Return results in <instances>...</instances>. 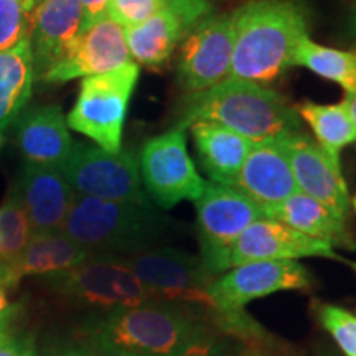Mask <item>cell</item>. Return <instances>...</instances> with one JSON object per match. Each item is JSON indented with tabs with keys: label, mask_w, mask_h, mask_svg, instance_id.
I'll return each mask as SVG.
<instances>
[{
	"label": "cell",
	"mask_w": 356,
	"mask_h": 356,
	"mask_svg": "<svg viewBox=\"0 0 356 356\" xmlns=\"http://www.w3.org/2000/svg\"><path fill=\"white\" fill-rule=\"evenodd\" d=\"M3 144H6V137H3L2 134H0V149H2Z\"/></svg>",
	"instance_id": "obj_39"
},
{
	"label": "cell",
	"mask_w": 356,
	"mask_h": 356,
	"mask_svg": "<svg viewBox=\"0 0 356 356\" xmlns=\"http://www.w3.org/2000/svg\"><path fill=\"white\" fill-rule=\"evenodd\" d=\"M99 356H200L210 353V330L180 304L150 300L96 314L83 327Z\"/></svg>",
	"instance_id": "obj_1"
},
{
	"label": "cell",
	"mask_w": 356,
	"mask_h": 356,
	"mask_svg": "<svg viewBox=\"0 0 356 356\" xmlns=\"http://www.w3.org/2000/svg\"><path fill=\"white\" fill-rule=\"evenodd\" d=\"M293 66H304L320 78L340 84L345 92L356 89V51L323 47L305 38L293 55Z\"/></svg>",
	"instance_id": "obj_26"
},
{
	"label": "cell",
	"mask_w": 356,
	"mask_h": 356,
	"mask_svg": "<svg viewBox=\"0 0 356 356\" xmlns=\"http://www.w3.org/2000/svg\"><path fill=\"white\" fill-rule=\"evenodd\" d=\"M231 186L251 198L262 213L297 193L282 140L273 139L252 145Z\"/></svg>",
	"instance_id": "obj_17"
},
{
	"label": "cell",
	"mask_w": 356,
	"mask_h": 356,
	"mask_svg": "<svg viewBox=\"0 0 356 356\" xmlns=\"http://www.w3.org/2000/svg\"><path fill=\"white\" fill-rule=\"evenodd\" d=\"M15 186L33 234L63 231L76 193L60 168L25 162Z\"/></svg>",
	"instance_id": "obj_19"
},
{
	"label": "cell",
	"mask_w": 356,
	"mask_h": 356,
	"mask_svg": "<svg viewBox=\"0 0 356 356\" xmlns=\"http://www.w3.org/2000/svg\"><path fill=\"white\" fill-rule=\"evenodd\" d=\"M63 233L91 254L129 256L162 246L177 233V225L152 203L74 195Z\"/></svg>",
	"instance_id": "obj_4"
},
{
	"label": "cell",
	"mask_w": 356,
	"mask_h": 356,
	"mask_svg": "<svg viewBox=\"0 0 356 356\" xmlns=\"http://www.w3.org/2000/svg\"><path fill=\"white\" fill-rule=\"evenodd\" d=\"M0 356H40L32 335H8L0 341Z\"/></svg>",
	"instance_id": "obj_31"
},
{
	"label": "cell",
	"mask_w": 356,
	"mask_h": 356,
	"mask_svg": "<svg viewBox=\"0 0 356 356\" xmlns=\"http://www.w3.org/2000/svg\"><path fill=\"white\" fill-rule=\"evenodd\" d=\"M20 310H22L20 304H13L10 305V309L0 315V341H3L8 335H12L13 333V328H12L13 322H15V318L19 317Z\"/></svg>",
	"instance_id": "obj_34"
},
{
	"label": "cell",
	"mask_w": 356,
	"mask_h": 356,
	"mask_svg": "<svg viewBox=\"0 0 356 356\" xmlns=\"http://www.w3.org/2000/svg\"><path fill=\"white\" fill-rule=\"evenodd\" d=\"M234 48L233 13L200 22L178 47L177 78L184 91L198 92L229 76Z\"/></svg>",
	"instance_id": "obj_12"
},
{
	"label": "cell",
	"mask_w": 356,
	"mask_h": 356,
	"mask_svg": "<svg viewBox=\"0 0 356 356\" xmlns=\"http://www.w3.org/2000/svg\"><path fill=\"white\" fill-rule=\"evenodd\" d=\"M83 32L84 19L79 0H37L29 35L35 78L38 79L56 65Z\"/></svg>",
	"instance_id": "obj_18"
},
{
	"label": "cell",
	"mask_w": 356,
	"mask_h": 356,
	"mask_svg": "<svg viewBox=\"0 0 356 356\" xmlns=\"http://www.w3.org/2000/svg\"><path fill=\"white\" fill-rule=\"evenodd\" d=\"M304 257H327L343 261L330 244L310 238L274 220L252 222L226 254L225 273L236 266L256 261H297Z\"/></svg>",
	"instance_id": "obj_16"
},
{
	"label": "cell",
	"mask_w": 356,
	"mask_h": 356,
	"mask_svg": "<svg viewBox=\"0 0 356 356\" xmlns=\"http://www.w3.org/2000/svg\"><path fill=\"white\" fill-rule=\"evenodd\" d=\"M35 65L29 40L19 47L0 53V131L24 114L32 99Z\"/></svg>",
	"instance_id": "obj_24"
},
{
	"label": "cell",
	"mask_w": 356,
	"mask_h": 356,
	"mask_svg": "<svg viewBox=\"0 0 356 356\" xmlns=\"http://www.w3.org/2000/svg\"><path fill=\"white\" fill-rule=\"evenodd\" d=\"M8 289L6 287V284L0 280V315L3 314V312H7L10 309V302H8Z\"/></svg>",
	"instance_id": "obj_36"
},
{
	"label": "cell",
	"mask_w": 356,
	"mask_h": 356,
	"mask_svg": "<svg viewBox=\"0 0 356 356\" xmlns=\"http://www.w3.org/2000/svg\"><path fill=\"white\" fill-rule=\"evenodd\" d=\"M35 2H37V0H35Z\"/></svg>",
	"instance_id": "obj_44"
},
{
	"label": "cell",
	"mask_w": 356,
	"mask_h": 356,
	"mask_svg": "<svg viewBox=\"0 0 356 356\" xmlns=\"http://www.w3.org/2000/svg\"><path fill=\"white\" fill-rule=\"evenodd\" d=\"M345 262H346V264H348V266L351 267V269H353L355 273H356V262H351V261H345Z\"/></svg>",
	"instance_id": "obj_38"
},
{
	"label": "cell",
	"mask_w": 356,
	"mask_h": 356,
	"mask_svg": "<svg viewBox=\"0 0 356 356\" xmlns=\"http://www.w3.org/2000/svg\"><path fill=\"white\" fill-rule=\"evenodd\" d=\"M42 282L53 296L99 312L152 300L121 256L114 254H91L73 269L42 277Z\"/></svg>",
	"instance_id": "obj_6"
},
{
	"label": "cell",
	"mask_w": 356,
	"mask_h": 356,
	"mask_svg": "<svg viewBox=\"0 0 356 356\" xmlns=\"http://www.w3.org/2000/svg\"><path fill=\"white\" fill-rule=\"evenodd\" d=\"M317 315L323 328L333 337L346 356H356V315L341 307L322 304Z\"/></svg>",
	"instance_id": "obj_29"
},
{
	"label": "cell",
	"mask_w": 356,
	"mask_h": 356,
	"mask_svg": "<svg viewBox=\"0 0 356 356\" xmlns=\"http://www.w3.org/2000/svg\"><path fill=\"white\" fill-rule=\"evenodd\" d=\"M309 269L297 261H256L236 266L215 277L210 297L213 320L220 327L226 318L243 314L249 302L287 291H309Z\"/></svg>",
	"instance_id": "obj_11"
},
{
	"label": "cell",
	"mask_w": 356,
	"mask_h": 356,
	"mask_svg": "<svg viewBox=\"0 0 356 356\" xmlns=\"http://www.w3.org/2000/svg\"><path fill=\"white\" fill-rule=\"evenodd\" d=\"M343 101H345L346 108H348V113L351 115V119H353V124L356 127V89L351 92H346Z\"/></svg>",
	"instance_id": "obj_35"
},
{
	"label": "cell",
	"mask_w": 356,
	"mask_h": 356,
	"mask_svg": "<svg viewBox=\"0 0 356 356\" xmlns=\"http://www.w3.org/2000/svg\"><path fill=\"white\" fill-rule=\"evenodd\" d=\"M280 140L286 147L297 191L348 220L350 193L341 173V163L302 131L280 137Z\"/></svg>",
	"instance_id": "obj_15"
},
{
	"label": "cell",
	"mask_w": 356,
	"mask_h": 356,
	"mask_svg": "<svg viewBox=\"0 0 356 356\" xmlns=\"http://www.w3.org/2000/svg\"><path fill=\"white\" fill-rule=\"evenodd\" d=\"M32 226L15 184L0 204V261L12 259L32 238Z\"/></svg>",
	"instance_id": "obj_27"
},
{
	"label": "cell",
	"mask_w": 356,
	"mask_h": 356,
	"mask_svg": "<svg viewBox=\"0 0 356 356\" xmlns=\"http://www.w3.org/2000/svg\"><path fill=\"white\" fill-rule=\"evenodd\" d=\"M13 140L29 163L60 168L73 150V137L61 106L26 111L15 121Z\"/></svg>",
	"instance_id": "obj_21"
},
{
	"label": "cell",
	"mask_w": 356,
	"mask_h": 356,
	"mask_svg": "<svg viewBox=\"0 0 356 356\" xmlns=\"http://www.w3.org/2000/svg\"><path fill=\"white\" fill-rule=\"evenodd\" d=\"M71 188L83 197L149 204L139 162L129 150L108 152L97 145L74 144L60 167Z\"/></svg>",
	"instance_id": "obj_9"
},
{
	"label": "cell",
	"mask_w": 356,
	"mask_h": 356,
	"mask_svg": "<svg viewBox=\"0 0 356 356\" xmlns=\"http://www.w3.org/2000/svg\"><path fill=\"white\" fill-rule=\"evenodd\" d=\"M200 121L228 127L252 144L302 131L296 106L280 92L266 84L234 78L184 97L173 127L188 131Z\"/></svg>",
	"instance_id": "obj_3"
},
{
	"label": "cell",
	"mask_w": 356,
	"mask_h": 356,
	"mask_svg": "<svg viewBox=\"0 0 356 356\" xmlns=\"http://www.w3.org/2000/svg\"><path fill=\"white\" fill-rule=\"evenodd\" d=\"M348 35L350 37L356 38V12H351L348 19Z\"/></svg>",
	"instance_id": "obj_37"
},
{
	"label": "cell",
	"mask_w": 356,
	"mask_h": 356,
	"mask_svg": "<svg viewBox=\"0 0 356 356\" xmlns=\"http://www.w3.org/2000/svg\"><path fill=\"white\" fill-rule=\"evenodd\" d=\"M121 259L152 300L198 305L215 314L208 289L216 275L210 273L200 256L177 248L157 246L121 256Z\"/></svg>",
	"instance_id": "obj_7"
},
{
	"label": "cell",
	"mask_w": 356,
	"mask_h": 356,
	"mask_svg": "<svg viewBox=\"0 0 356 356\" xmlns=\"http://www.w3.org/2000/svg\"><path fill=\"white\" fill-rule=\"evenodd\" d=\"M353 208H355V211H356V197H355V200H353Z\"/></svg>",
	"instance_id": "obj_41"
},
{
	"label": "cell",
	"mask_w": 356,
	"mask_h": 356,
	"mask_svg": "<svg viewBox=\"0 0 356 356\" xmlns=\"http://www.w3.org/2000/svg\"><path fill=\"white\" fill-rule=\"evenodd\" d=\"M200 356H211L210 353H208V355H200Z\"/></svg>",
	"instance_id": "obj_43"
},
{
	"label": "cell",
	"mask_w": 356,
	"mask_h": 356,
	"mask_svg": "<svg viewBox=\"0 0 356 356\" xmlns=\"http://www.w3.org/2000/svg\"><path fill=\"white\" fill-rule=\"evenodd\" d=\"M43 356H99V355L95 353V351L89 348L86 343H70V345L58 346V348L51 350L50 353Z\"/></svg>",
	"instance_id": "obj_33"
},
{
	"label": "cell",
	"mask_w": 356,
	"mask_h": 356,
	"mask_svg": "<svg viewBox=\"0 0 356 356\" xmlns=\"http://www.w3.org/2000/svg\"><path fill=\"white\" fill-rule=\"evenodd\" d=\"M211 13L208 0H167L162 10L149 20L126 29L134 63L154 71L165 68L186 35Z\"/></svg>",
	"instance_id": "obj_13"
},
{
	"label": "cell",
	"mask_w": 356,
	"mask_h": 356,
	"mask_svg": "<svg viewBox=\"0 0 356 356\" xmlns=\"http://www.w3.org/2000/svg\"><path fill=\"white\" fill-rule=\"evenodd\" d=\"M195 203L200 251L211 274L225 273L226 254L236 239L252 222L264 220V213L246 195L233 186L207 181Z\"/></svg>",
	"instance_id": "obj_10"
},
{
	"label": "cell",
	"mask_w": 356,
	"mask_h": 356,
	"mask_svg": "<svg viewBox=\"0 0 356 356\" xmlns=\"http://www.w3.org/2000/svg\"><path fill=\"white\" fill-rule=\"evenodd\" d=\"M188 131L193 137L200 165L211 184L233 185L254 144L238 132L215 122H195Z\"/></svg>",
	"instance_id": "obj_22"
},
{
	"label": "cell",
	"mask_w": 356,
	"mask_h": 356,
	"mask_svg": "<svg viewBox=\"0 0 356 356\" xmlns=\"http://www.w3.org/2000/svg\"><path fill=\"white\" fill-rule=\"evenodd\" d=\"M139 65L134 61L104 74L84 78L66 122L97 147L119 152L131 97L139 81Z\"/></svg>",
	"instance_id": "obj_5"
},
{
	"label": "cell",
	"mask_w": 356,
	"mask_h": 356,
	"mask_svg": "<svg viewBox=\"0 0 356 356\" xmlns=\"http://www.w3.org/2000/svg\"><path fill=\"white\" fill-rule=\"evenodd\" d=\"M91 252L74 243L63 231L32 234L26 246L12 259L0 261V280L15 289L29 275L48 277L73 269L88 259Z\"/></svg>",
	"instance_id": "obj_20"
},
{
	"label": "cell",
	"mask_w": 356,
	"mask_h": 356,
	"mask_svg": "<svg viewBox=\"0 0 356 356\" xmlns=\"http://www.w3.org/2000/svg\"><path fill=\"white\" fill-rule=\"evenodd\" d=\"M83 8V19H84V30L88 26L95 25L96 22L108 17V7L111 0H79Z\"/></svg>",
	"instance_id": "obj_32"
},
{
	"label": "cell",
	"mask_w": 356,
	"mask_h": 356,
	"mask_svg": "<svg viewBox=\"0 0 356 356\" xmlns=\"http://www.w3.org/2000/svg\"><path fill=\"white\" fill-rule=\"evenodd\" d=\"M35 0H0V53L29 40Z\"/></svg>",
	"instance_id": "obj_28"
},
{
	"label": "cell",
	"mask_w": 356,
	"mask_h": 356,
	"mask_svg": "<svg viewBox=\"0 0 356 356\" xmlns=\"http://www.w3.org/2000/svg\"><path fill=\"white\" fill-rule=\"evenodd\" d=\"M264 218L284 222L310 238L330 244L332 248H356L355 236L348 229V220L300 191L277 207L266 210Z\"/></svg>",
	"instance_id": "obj_23"
},
{
	"label": "cell",
	"mask_w": 356,
	"mask_h": 356,
	"mask_svg": "<svg viewBox=\"0 0 356 356\" xmlns=\"http://www.w3.org/2000/svg\"><path fill=\"white\" fill-rule=\"evenodd\" d=\"M137 162L147 197L159 210H170L186 200L197 202L203 193L207 181L186 149L185 129L172 127L147 140Z\"/></svg>",
	"instance_id": "obj_8"
},
{
	"label": "cell",
	"mask_w": 356,
	"mask_h": 356,
	"mask_svg": "<svg viewBox=\"0 0 356 356\" xmlns=\"http://www.w3.org/2000/svg\"><path fill=\"white\" fill-rule=\"evenodd\" d=\"M234 48L229 76L267 84L291 68L309 38V10L302 0H249L233 12Z\"/></svg>",
	"instance_id": "obj_2"
},
{
	"label": "cell",
	"mask_w": 356,
	"mask_h": 356,
	"mask_svg": "<svg viewBox=\"0 0 356 356\" xmlns=\"http://www.w3.org/2000/svg\"><path fill=\"white\" fill-rule=\"evenodd\" d=\"M246 356H264V355H261V353H249Z\"/></svg>",
	"instance_id": "obj_40"
},
{
	"label": "cell",
	"mask_w": 356,
	"mask_h": 356,
	"mask_svg": "<svg viewBox=\"0 0 356 356\" xmlns=\"http://www.w3.org/2000/svg\"><path fill=\"white\" fill-rule=\"evenodd\" d=\"M167 0H111L108 17L124 29L136 26L160 12Z\"/></svg>",
	"instance_id": "obj_30"
},
{
	"label": "cell",
	"mask_w": 356,
	"mask_h": 356,
	"mask_svg": "<svg viewBox=\"0 0 356 356\" xmlns=\"http://www.w3.org/2000/svg\"><path fill=\"white\" fill-rule=\"evenodd\" d=\"M131 63L126 29L109 17L88 26L68 53L38 78L43 84H63L76 78L104 74Z\"/></svg>",
	"instance_id": "obj_14"
},
{
	"label": "cell",
	"mask_w": 356,
	"mask_h": 356,
	"mask_svg": "<svg viewBox=\"0 0 356 356\" xmlns=\"http://www.w3.org/2000/svg\"><path fill=\"white\" fill-rule=\"evenodd\" d=\"M353 12H356V0H355V8H353Z\"/></svg>",
	"instance_id": "obj_42"
},
{
	"label": "cell",
	"mask_w": 356,
	"mask_h": 356,
	"mask_svg": "<svg viewBox=\"0 0 356 356\" xmlns=\"http://www.w3.org/2000/svg\"><path fill=\"white\" fill-rule=\"evenodd\" d=\"M296 111L299 118L310 126L315 140L338 162H340L341 150L356 142V127L345 101L338 104H317L312 101H302L296 106Z\"/></svg>",
	"instance_id": "obj_25"
}]
</instances>
